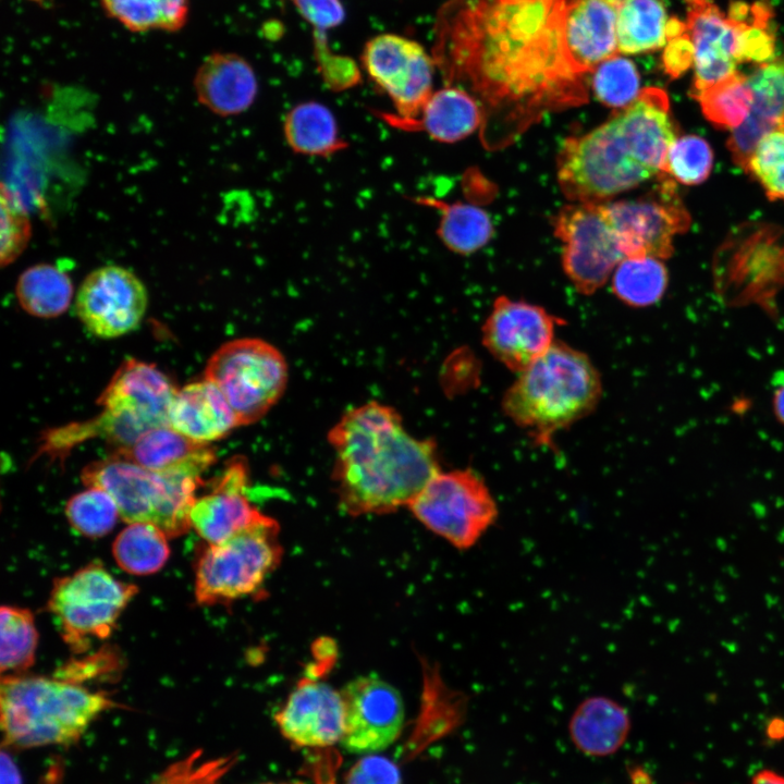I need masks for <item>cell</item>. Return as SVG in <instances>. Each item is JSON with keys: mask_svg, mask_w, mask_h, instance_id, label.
<instances>
[{"mask_svg": "<svg viewBox=\"0 0 784 784\" xmlns=\"http://www.w3.org/2000/svg\"><path fill=\"white\" fill-rule=\"evenodd\" d=\"M571 1L449 0L434 24V64L523 128L546 111L583 103L584 74L563 37Z\"/></svg>", "mask_w": 784, "mask_h": 784, "instance_id": "obj_1", "label": "cell"}, {"mask_svg": "<svg viewBox=\"0 0 784 784\" xmlns=\"http://www.w3.org/2000/svg\"><path fill=\"white\" fill-rule=\"evenodd\" d=\"M332 481L348 515L385 514L409 506L438 475L432 439L408 433L401 415L376 401L346 411L330 429Z\"/></svg>", "mask_w": 784, "mask_h": 784, "instance_id": "obj_2", "label": "cell"}, {"mask_svg": "<svg viewBox=\"0 0 784 784\" xmlns=\"http://www.w3.org/2000/svg\"><path fill=\"white\" fill-rule=\"evenodd\" d=\"M676 139L666 93L647 87L591 132L565 140L558 160L564 195L577 203H601L664 173Z\"/></svg>", "mask_w": 784, "mask_h": 784, "instance_id": "obj_3", "label": "cell"}, {"mask_svg": "<svg viewBox=\"0 0 784 784\" xmlns=\"http://www.w3.org/2000/svg\"><path fill=\"white\" fill-rule=\"evenodd\" d=\"M121 707L103 691L58 677L9 674L0 685L2 747L72 745L103 712Z\"/></svg>", "mask_w": 784, "mask_h": 784, "instance_id": "obj_4", "label": "cell"}, {"mask_svg": "<svg viewBox=\"0 0 784 784\" xmlns=\"http://www.w3.org/2000/svg\"><path fill=\"white\" fill-rule=\"evenodd\" d=\"M602 393L589 357L560 341L532 363L506 390L505 415L540 444L590 414Z\"/></svg>", "mask_w": 784, "mask_h": 784, "instance_id": "obj_5", "label": "cell"}, {"mask_svg": "<svg viewBox=\"0 0 784 784\" xmlns=\"http://www.w3.org/2000/svg\"><path fill=\"white\" fill-rule=\"evenodd\" d=\"M81 478L86 487L106 491L125 522L152 523L169 538L191 528L195 491L203 483L201 476L156 473L119 454L88 464Z\"/></svg>", "mask_w": 784, "mask_h": 784, "instance_id": "obj_6", "label": "cell"}, {"mask_svg": "<svg viewBox=\"0 0 784 784\" xmlns=\"http://www.w3.org/2000/svg\"><path fill=\"white\" fill-rule=\"evenodd\" d=\"M279 524L272 517L208 547L195 567L200 605L229 604L258 591L282 558Z\"/></svg>", "mask_w": 784, "mask_h": 784, "instance_id": "obj_7", "label": "cell"}, {"mask_svg": "<svg viewBox=\"0 0 784 784\" xmlns=\"http://www.w3.org/2000/svg\"><path fill=\"white\" fill-rule=\"evenodd\" d=\"M204 378L224 395L238 425L260 420L283 395L289 378L282 353L269 342L242 338L222 344L209 358Z\"/></svg>", "mask_w": 784, "mask_h": 784, "instance_id": "obj_8", "label": "cell"}, {"mask_svg": "<svg viewBox=\"0 0 784 784\" xmlns=\"http://www.w3.org/2000/svg\"><path fill=\"white\" fill-rule=\"evenodd\" d=\"M137 591L134 585L117 579L102 564L93 562L54 580L48 610L64 642L74 653H83L95 639L110 636Z\"/></svg>", "mask_w": 784, "mask_h": 784, "instance_id": "obj_9", "label": "cell"}, {"mask_svg": "<svg viewBox=\"0 0 784 784\" xmlns=\"http://www.w3.org/2000/svg\"><path fill=\"white\" fill-rule=\"evenodd\" d=\"M408 507L427 529L458 550L475 547L499 516L485 480L469 468L440 471Z\"/></svg>", "mask_w": 784, "mask_h": 784, "instance_id": "obj_10", "label": "cell"}, {"mask_svg": "<svg viewBox=\"0 0 784 784\" xmlns=\"http://www.w3.org/2000/svg\"><path fill=\"white\" fill-rule=\"evenodd\" d=\"M554 231L563 243L564 271L581 294L603 286L625 259L602 203L565 206L554 219Z\"/></svg>", "mask_w": 784, "mask_h": 784, "instance_id": "obj_11", "label": "cell"}, {"mask_svg": "<svg viewBox=\"0 0 784 784\" xmlns=\"http://www.w3.org/2000/svg\"><path fill=\"white\" fill-rule=\"evenodd\" d=\"M603 205L625 258L670 257L675 235L690 223L672 179L644 196Z\"/></svg>", "mask_w": 784, "mask_h": 784, "instance_id": "obj_12", "label": "cell"}, {"mask_svg": "<svg viewBox=\"0 0 784 784\" xmlns=\"http://www.w3.org/2000/svg\"><path fill=\"white\" fill-rule=\"evenodd\" d=\"M686 26L694 46V81L698 91L736 72L742 63L744 35L752 23L758 1H733L724 13L713 0H684Z\"/></svg>", "mask_w": 784, "mask_h": 784, "instance_id": "obj_13", "label": "cell"}, {"mask_svg": "<svg viewBox=\"0 0 784 784\" xmlns=\"http://www.w3.org/2000/svg\"><path fill=\"white\" fill-rule=\"evenodd\" d=\"M362 63L401 118L417 117L433 93V58L413 39L396 34L377 35L366 42Z\"/></svg>", "mask_w": 784, "mask_h": 784, "instance_id": "obj_14", "label": "cell"}, {"mask_svg": "<svg viewBox=\"0 0 784 784\" xmlns=\"http://www.w3.org/2000/svg\"><path fill=\"white\" fill-rule=\"evenodd\" d=\"M148 295L144 283L128 269L108 265L91 271L75 298L81 322L94 335L113 339L137 329Z\"/></svg>", "mask_w": 784, "mask_h": 784, "instance_id": "obj_15", "label": "cell"}, {"mask_svg": "<svg viewBox=\"0 0 784 784\" xmlns=\"http://www.w3.org/2000/svg\"><path fill=\"white\" fill-rule=\"evenodd\" d=\"M344 706L342 746L350 752L385 749L401 734L404 703L400 693L376 675L359 676L341 690Z\"/></svg>", "mask_w": 784, "mask_h": 784, "instance_id": "obj_16", "label": "cell"}, {"mask_svg": "<svg viewBox=\"0 0 784 784\" xmlns=\"http://www.w3.org/2000/svg\"><path fill=\"white\" fill-rule=\"evenodd\" d=\"M558 321L540 306L500 296L482 327V343L494 358L519 373L552 346Z\"/></svg>", "mask_w": 784, "mask_h": 784, "instance_id": "obj_17", "label": "cell"}, {"mask_svg": "<svg viewBox=\"0 0 784 784\" xmlns=\"http://www.w3.org/2000/svg\"><path fill=\"white\" fill-rule=\"evenodd\" d=\"M177 389L156 366L126 359L97 400L103 412L137 434L169 426L170 405Z\"/></svg>", "mask_w": 784, "mask_h": 784, "instance_id": "obj_18", "label": "cell"}, {"mask_svg": "<svg viewBox=\"0 0 784 784\" xmlns=\"http://www.w3.org/2000/svg\"><path fill=\"white\" fill-rule=\"evenodd\" d=\"M282 735L302 747H328L341 740L344 706L341 690L306 673L274 715Z\"/></svg>", "mask_w": 784, "mask_h": 784, "instance_id": "obj_19", "label": "cell"}, {"mask_svg": "<svg viewBox=\"0 0 784 784\" xmlns=\"http://www.w3.org/2000/svg\"><path fill=\"white\" fill-rule=\"evenodd\" d=\"M247 483V464L244 458L234 457L212 480L211 491L196 498L189 512L191 527L209 544L222 542L269 517L249 502Z\"/></svg>", "mask_w": 784, "mask_h": 784, "instance_id": "obj_20", "label": "cell"}, {"mask_svg": "<svg viewBox=\"0 0 784 784\" xmlns=\"http://www.w3.org/2000/svg\"><path fill=\"white\" fill-rule=\"evenodd\" d=\"M616 7L604 0H572L563 28L567 57L577 72L593 71L617 51Z\"/></svg>", "mask_w": 784, "mask_h": 784, "instance_id": "obj_21", "label": "cell"}, {"mask_svg": "<svg viewBox=\"0 0 784 784\" xmlns=\"http://www.w3.org/2000/svg\"><path fill=\"white\" fill-rule=\"evenodd\" d=\"M752 106L746 121L733 130L727 148L735 164L746 170L759 139L784 124V51L747 75Z\"/></svg>", "mask_w": 784, "mask_h": 784, "instance_id": "obj_22", "label": "cell"}, {"mask_svg": "<svg viewBox=\"0 0 784 784\" xmlns=\"http://www.w3.org/2000/svg\"><path fill=\"white\" fill-rule=\"evenodd\" d=\"M193 84L200 105L221 117L246 111L258 91L252 65L231 52L208 56L198 68Z\"/></svg>", "mask_w": 784, "mask_h": 784, "instance_id": "obj_23", "label": "cell"}, {"mask_svg": "<svg viewBox=\"0 0 784 784\" xmlns=\"http://www.w3.org/2000/svg\"><path fill=\"white\" fill-rule=\"evenodd\" d=\"M378 113L381 120L395 128L422 131L443 143H454L467 137L483 120L477 100L457 86H446L433 91L415 118L404 119L395 113Z\"/></svg>", "mask_w": 784, "mask_h": 784, "instance_id": "obj_24", "label": "cell"}, {"mask_svg": "<svg viewBox=\"0 0 784 784\" xmlns=\"http://www.w3.org/2000/svg\"><path fill=\"white\" fill-rule=\"evenodd\" d=\"M168 422L180 433L203 443L220 440L240 426L224 395L206 378L177 389Z\"/></svg>", "mask_w": 784, "mask_h": 784, "instance_id": "obj_25", "label": "cell"}, {"mask_svg": "<svg viewBox=\"0 0 784 784\" xmlns=\"http://www.w3.org/2000/svg\"><path fill=\"white\" fill-rule=\"evenodd\" d=\"M119 454L156 473H188L201 476L215 462L210 443L187 438L170 426L144 432L131 446L117 450Z\"/></svg>", "mask_w": 784, "mask_h": 784, "instance_id": "obj_26", "label": "cell"}, {"mask_svg": "<svg viewBox=\"0 0 784 784\" xmlns=\"http://www.w3.org/2000/svg\"><path fill=\"white\" fill-rule=\"evenodd\" d=\"M629 727L626 709L603 696L585 699L569 721V733L576 747L591 756L616 751L626 740Z\"/></svg>", "mask_w": 784, "mask_h": 784, "instance_id": "obj_27", "label": "cell"}, {"mask_svg": "<svg viewBox=\"0 0 784 784\" xmlns=\"http://www.w3.org/2000/svg\"><path fill=\"white\" fill-rule=\"evenodd\" d=\"M283 133L289 147L305 156L328 157L347 146L334 114L317 101L294 106L284 118Z\"/></svg>", "mask_w": 784, "mask_h": 784, "instance_id": "obj_28", "label": "cell"}, {"mask_svg": "<svg viewBox=\"0 0 784 784\" xmlns=\"http://www.w3.org/2000/svg\"><path fill=\"white\" fill-rule=\"evenodd\" d=\"M414 201L436 208L440 212L437 234L452 252L469 254L486 245L493 229L489 215L466 203H444L431 197H416Z\"/></svg>", "mask_w": 784, "mask_h": 784, "instance_id": "obj_29", "label": "cell"}, {"mask_svg": "<svg viewBox=\"0 0 784 784\" xmlns=\"http://www.w3.org/2000/svg\"><path fill=\"white\" fill-rule=\"evenodd\" d=\"M667 15L661 0H625L617 7V50L644 53L664 48Z\"/></svg>", "mask_w": 784, "mask_h": 784, "instance_id": "obj_30", "label": "cell"}, {"mask_svg": "<svg viewBox=\"0 0 784 784\" xmlns=\"http://www.w3.org/2000/svg\"><path fill=\"white\" fill-rule=\"evenodd\" d=\"M15 292L26 313L39 318H53L68 309L73 296V284L60 268L38 264L21 273Z\"/></svg>", "mask_w": 784, "mask_h": 784, "instance_id": "obj_31", "label": "cell"}, {"mask_svg": "<svg viewBox=\"0 0 784 784\" xmlns=\"http://www.w3.org/2000/svg\"><path fill=\"white\" fill-rule=\"evenodd\" d=\"M168 535L152 523H130L115 538L112 553L118 565L133 575L160 571L170 556Z\"/></svg>", "mask_w": 784, "mask_h": 784, "instance_id": "obj_32", "label": "cell"}, {"mask_svg": "<svg viewBox=\"0 0 784 784\" xmlns=\"http://www.w3.org/2000/svg\"><path fill=\"white\" fill-rule=\"evenodd\" d=\"M690 95L699 102L706 119L719 128H737L752 106L747 75L738 71Z\"/></svg>", "mask_w": 784, "mask_h": 784, "instance_id": "obj_33", "label": "cell"}, {"mask_svg": "<svg viewBox=\"0 0 784 784\" xmlns=\"http://www.w3.org/2000/svg\"><path fill=\"white\" fill-rule=\"evenodd\" d=\"M109 16L132 32L182 28L189 0H100Z\"/></svg>", "mask_w": 784, "mask_h": 784, "instance_id": "obj_34", "label": "cell"}, {"mask_svg": "<svg viewBox=\"0 0 784 784\" xmlns=\"http://www.w3.org/2000/svg\"><path fill=\"white\" fill-rule=\"evenodd\" d=\"M667 280L666 268L660 259L625 258L612 274V291L625 304L645 307L661 299Z\"/></svg>", "mask_w": 784, "mask_h": 784, "instance_id": "obj_35", "label": "cell"}, {"mask_svg": "<svg viewBox=\"0 0 784 784\" xmlns=\"http://www.w3.org/2000/svg\"><path fill=\"white\" fill-rule=\"evenodd\" d=\"M1 672L23 674L35 662L38 634L35 618L27 609L3 605L0 611Z\"/></svg>", "mask_w": 784, "mask_h": 784, "instance_id": "obj_36", "label": "cell"}, {"mask_svg": "<svg viewBox=\"0 0 784 784\" xmlns=\"http://www.w3.org/2000/svg\"><path fill=\"white\" fill-rule=\"evenodd\" d=\"M65 515L76 531L89 538H99L113 529L120 513L106 491L87 487L68 501Z\"/></svg>", "mask_w": 784, "mask_h": 784, "instance_id": "obj_37", "label": "cell"}, {"mask_svg": "<svg viewBox=\"0 0 784 784\" xmlns=\"http://www.w3.org/2000/svg\"><path fill=\"white\" fill-rule=\"evenodd\" d=\"M592 90L603 105L624 109L640 93V78L635 64L621 56H613L593 70Z\"/></svg>", "mask_w": 784, "mask_h": 784, "instance_id": "obj_38", "label": "cell"}, {"mask_svg": "<svg viewBox=\"0 0 784 784\" xmlns=\"http://www.w3.org/2000/svg\"><path fill=\"white\" fill-rule=\"evenodd\" d=\"M746 171L757 179L770 199L784 200V124L759 139Z\"/></svg>", "mask_w": 784, "mask_h": 784, "instance_id": "obj_39", "label": "cell"}, {"mask_svg": "<svg viewBox=\"0 0 784 784\" xmlns=\"http://www.w3.org/2000/svg\"><path fill=\"white\" fill-rule=\"evenodd\" d=\"M713 166V151L706 139L697 135L676 138L667 152L664 173L685 185L706 181Z\"/></svg>", "mask_w": 784, "mask_h": 784, "instance_id": "obj_40", "label": "cell"}, {"mask_svg": "<svg viewBox=\"0 0 784 784\" xmlns=\"http://www.w3.org/2000/svg\"><path fill=\"white\" fill-rule=\"evenodd\" d=\"M229 767L228 758L203 760L201 751L195 750L168 765L149 784H218Z\"/></svg>", "mask_w": 784, "mask_h": 784, "instance_id": "obj_41", "label": "cell"}, {"mask_svg": "<svg viewBox=\"0 0 784 784\" xmlns=\"http://www.w3.org/2000/svg\"><path fill=\"white\" fill-rule=\"evenodd\" d=\"M1 264L4 266L24 250L30 236L26 210L4 185L1 193Z\"/></svg>", "mask_w": 784, "mask_h": 784, "instance_id": "obj_42", "label": "cell"}, {"mask_svg": "<svg viewBox=\"0 0 784 784\" xmlns=\"http://www.w3.org/2000/svg\"><path fill=\"white\" fill-rule=\"evenodd\" d=\"M314 40L315 57L326 83L336 89L355 85L360 78L356 63L347 57L332 53L324 33L315 30Z\"/></svg>", "mask_w": 784, "mask_h": 784, "instance_id": "obj_43", "label": "cell"}, {"mask_svg": "<svg viewBox=\"0 0 784 784\" xmlns=\"http://www.w3.org/2000/svg\"><path fill=\"white\" fill-rule=\"evenodd\" d=\"M119 662L117 654H114L112 650H102L83 660L71 661L64 664L56 672V677L81 684L86 679L97 678L111 673Z\"/></svg>", "mask_w": 784, "mask_h": 784, "instance_id": "obj_44", "label": "cell"}, {"mask_svg": "<svg viewBox=\"0 0 784 784\" xmlns=\"http://www.w3.org/2000/svg\"><path fill=\"white\" fill-rule=\"evenodd\" d=\"M346 784H401L397 767L387 758L369 756L348 771Z\"/></svg>", "mask_w": 784, "mask_h": 784, "instance_id": "obj_45", "label": "cell"}, {"mask_svg": "<svg viewBox=\"0 0 784 784\" xmlns=\"http://www.w3.org/2000/svg\"><path fill=\"white\" fill-rule=\"evenodd\" d=\"M301 15L315 27L324 33L339 26L345 12L341 0H291Z\"/></svg>", "mask_w": 784, "mask_h": 784, "instance_id": "obj_46", "label": "cell"}, {"mask_svg": "<svg viewBox=\"0 0 784 784\" xmlns=\"http://www.w3.org/2000/svg\"><path fill=\"white\" fill-rule=\"evenodd\" d=\"M662 63L672 78L683 75L694 64V46L687 30L667 40Z\"/></svg>", "mask_w": 784, "mask_h": 784, "instance_id": "obj_47", "label": "cell"}, {"mask_svg": "<svg viewBox=\"0 0 784 784\" xmlns=\"http://www.w3.org/2000/svg\"><path fill=\"white\" fill-rule=\"evenodd\" d=\"M1 784H22L21 773L9 754H1Z\"/></svg>", "mask_w": 784, "mask_h": 784, "instance_id": "obj_48", "label": "cell"}, {"mask_svg": "<svg viewBox=\"0 0 784 784\" xmlns=\"http://www.w3.org/2000/svg\"><path fill=\"white\" fill-rule=\"evenodd\" d=\"M751 784H784V776L769 769H763L751 779Z\"/></svg>", "mask_w": 784, "mask_h": 784, "instance_id": "obj_49", "label": "cell"}, {"mask_svg": "<svg viewBox=\"0 0 784 784\" xmlns=\"http://www.w3.org/2000/svg\"><path fill=\"white\" fill-rule=\"evenodd\" d=\"M773 409L776 418L784 425V383L774 391Z\"/></svg>", "mask_w": 784, "mask_h": 784, "instance_id": "obj_50", "label": "cell"}, {"mask_svg": "<svg viewBox=\"0 0 784 784\" xmlns=\"http://www.w3.org/2000/svg\"><path fill=\"white\" fill-rule=\"evenodd\" d=\"M604 1L617 8L625 0H604Z\"/></svg>", "mask_w": 784, "mask_h": 784, "instance_id": "obj_51", "label": "cell"}, {"mask_svg": "<svg viewBox=\"0 0 784 784\" xmlns=\"http://www.w3.org/2000/svg\"><path fill=\"white\" fill-rule=\"evenodd\" d=\"M262 784H305L303 782H292V783H262Z\"/></svg>", "mask_w": 784, "mask_h": 784, "instance_id": "obj_52", "label": "cell"}]
</instances>
